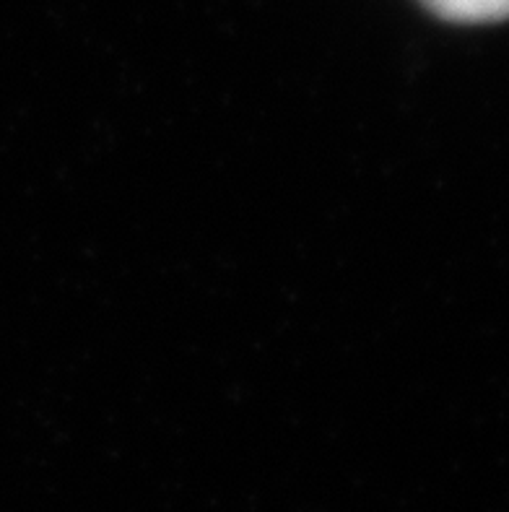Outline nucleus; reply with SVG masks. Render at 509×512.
Returning a JSON list of instances; mask_svg holds the SVG:
<instances>
[{
  "label": "nucleus",
  "instance_id": "f257e3e1",
  "mask_svg": "<svg viewBox=\"0 0 509 512\" xmlns=\"http://www.w3.org/2000/svg\"><path fill=\"white\" fill-rule=\"evenodd\" d=\"M426 11L452 24H494L509 19V0H421Z\"/></svg>",
  "mask_w": 509,
  "mask_h": 512
}]
</instances>
